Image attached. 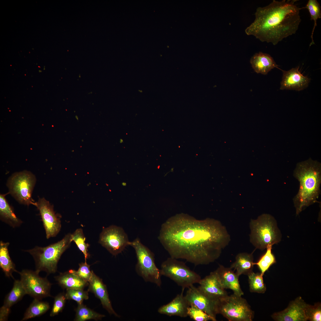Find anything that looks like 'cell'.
I'll return each instance as SVG.
<instances>
[{
	"mask_svg": "<svg viewBox=\"0 0 321 321\" xmlns=\"http://www.w3.org/2000/svg\"><path fill=\"white\" fill-rule=\"evenodd\" d=\"M8 242H0V267L6 276L13 278V272L17 273L15 264L10 258L9 253Z\"/></svg>",
	"mask_w": 321,
	"mask_h": 321,
	"instance_id": "obj_25",
	"label": "cell"
},
{
	"mask_svg": "<svg viewBox=\"0 0 321 321\" xmlns=\"http://www.w3.org/2000/svg\"><path fill=\"white\" fill-rule=\"evenodd\" d=\"M88 283L87 291L93 293L100 300L103 307L108 313L119 317L120 316L115 311L112 307L107 287L103 282L102 279L93 272L92 277Z\"/></svg>",
	"mask_w": 321,
	"mask_h": 321,
	"instance_id": "obj_15",
	"label": "cell"
},
{
	"mask_svg": "<svg viewBox=\"0 0 321 321\" xmlns=\"http://www.w3.org/2000/svg\"><path fill=\"white\" fill-rule=\"evenodd\" d=\"M252 253H241L237 254L235 260L230 267L236 270V273L240 276L243 274L247 276L253 272L254 266Z\"/></svg>",
	"mask_w": 321,
	"mask_h": 321,
	"instance_id": "obj_24",
	"label": "cell"
},
{
	"mask_svg": "<svg viewBox=\"0 0 321 321\" xmlns=\"http://www.w3.org/2000/svg\"><path fill=\"white\" fill-rule=\"evenodd\" d=\"M250 62L254 71L257 73L265 75L278 65L269 54L259 52L251 58Z\"/></svg>",
	"mask_w": 321,
	"mask_h": 321,
	"instance_id": "obj_22",
	"label": "cell"
},
{
	"mask_svg": "<svg viewBox=\"0 0 321 321\" xmlns=\"http://www.w3.org/2000/svg\"><path fill=\"white\" fill-rule=\"evenodd\" d=\"M303 8L308 10L310 14V19L311 20H313L314 22L311 37V42L309 45L310 46L315 44L313 40V35L314 29L317 26V21L318 19L321 18V7L320 4L316 0H309L305 7Z\"/></svg>",
	"mask_w": 321,
	"mask_h": 321,
	"instance_id": "obj_30",
	"label": "cell"
},
{
	"mask_svg": "<svg viewBox=\"0 0 321 321\" xmlns=\"http://www.w3.org/2000/svg\"><path fill=\"white\" fill-rule=\"evenodd\" d=\"M187 314L188 316L195 321H213L209 315L193 305H190L189 307Z\"/></svg>",
	"mask_w": 321,
	"mask_h": 321,
	"instance_id": "obj_33",
	"label": "cell"
},
{
	"mask_svg": "<svg viewBox=\"0 0 321 321\" xmlns=\"http://www.w3.org/2000/svg\"><path fill=\"white\" fill-rule=\"evenodd\" d=\"M72 241V234L68 233L56 243L44 247L36 246L25 251L34 259L36 270L44 271L49 275L56 272L59 259Z\"/></svg>",
	"mask_w": 321,
	"mask_h": 321,
	"instance_id": "obj_4",
	"label": "cell"
},
{
	"mask_svg": "<svg viewBox=\"0 0 321 321\" xmlns=\"http://www.w3.org/2000/svg\"><path fill=\"white\" fill-rule=\"evenodd\" d=\"M76 314L74 321H85L93 320H101L105 317L104 314L97 312L82 303L78 304L75 310Z\"/></svg>",
	"mask_w": 321,
	"mask_h": 321,
	"instance_id": "obj_27",
	"label": "cell"
},
{
	"mask_svg": "<svg viewBox=\"0 0 321 321\" xmlns=\"http://www.w3.org/2000/svg\"><path fill=\"white\" fill-rule=\"evenodd\" d=\"M26 294L20 280H15L11 291L6 296L0 309V321L7 320L11 307Z\"/></svg>",
	"mask_w": 321,
	"mask_h": 321,
	"instance_id": "obj_20",
	"label": "cell"
},
{
	"mask_svg": "<svg viewBox=\"0 0 321 321\" xmlns=\"http://www.w3.org/2000/svg\"><path fill=\"white\" fill-rule=\"evenodd\" d=\"M130 242L124 229L114 225L104 228L99 240V243L114 256L121 253L130 246Z\"/></svg>",
	"mask_w": 321,
	"mask_h": 321,
	"instance_id": "obj_11",
	"label": "cell"
},
{
	"mask_svg": "<svg viewBox=\"0 0 321 321\" xmlns=\"http://www.w3.org/2000/svg\"><path fill=\"white\" fill-rule=\"evenodd\" d=\"M34 206L39 211L46 238L56 236L60 230L61 224L60 217L55 213L53 205L43 197L39 198Z\"/></svg>",
	"mask_w": 321,
	"mask_h": 321,
	"instance_id": "obj_12",
	"label": "cell"
},
{
	"mask_svg": "<svg viewBox=\"0 0 321 321\" xmlns=\"http://www.w3.org/2000/svg\"><path fill=\"white\" fill-rule=\"evenodd\" d=\"M17 273L20 275V280L27 294L40 300L51 296L50 294L51 284L46 277L40 276L38 271L25 269Z\"/></svg>",
	"mask_w": 321,
	"mask_h": 321,
	"instance_id": "obj_10",
	"label": "cell"
},
{
	"mask_svg": "<svg viewBox=\"0 0 321 321\" xmlns=\"http://www.w3.org/2000/svg\"><path fill=\"white\" fill-rule=\"evenodd\" d=\"M283 75L280 89L296 91L303 90L307 87L310 80L302 74L299 67L292 68L288 71H283Z\"/></svg>",
	"mask_w": 321,
	"mask_h": 321,
	"instance_id": "obj_16",
	"label": "cell"
},
{
	"mask_svg": "<svg viewBox=\"0 0 321 321\" xmlns=\"http://www.w3.org/2000/svg\"><path fill=\"white\" fill-rule=\"evenodd\" d=\"M50 308V306L48 303L34 298L26 311L21 320L25 321L41 316L46 312Z\"/></svg>",
	"mask_w": 321,
	"mask_h": 321,
	"instance_id": "obj_26",
	"label": "cell"
},
{
	"mask_svg": "<svg viewBox=\"0 0 321 321\" xmlns=\"http://www.w3.org/2000/svg\"><path fill=\"white\" fill-rule=\"evenodd\" d=\"M88 292L83 289H72L66 290L65 295L67 300H72L78 304L83 303L84 300L89 299Z\"/></svg>",
	"mask_w": 321,
	"mask_h": 321,
	"instance_id": "obj_32",
	"label": "cell"
},
{
	"mask_svg": "<svg viewBox=\"0 0 321 321\" xmlns=\"http://www.w3.org/2000/svg\"><path fill=\"white\" fill-rule=\"evenodd\" d=\"M67 300L65 293L64 292L58 294L54 297L53 305L50 313L51 317L57 315L62 311Z\"/></svg>",
	"mask_w": 321,
	"mask_h": 321,
	"instance_id": "obj_35",
	"label": "cell"
},
{
	"mask_svg": "<svg viewBox=\"0 0 321 321\" xmlns=\"http://www.w3.org/2000/svg\"><path fill=\"white\" fill-rule=\"evenodd\" d=\"M272 246V245L268 246L266 248L265 253L257 262H254V265H256L258 266L262 276L270 267L276 262L275 257L271 252Z\"/></svg>",
	"mask_w": 321,
	"mask_h": 321,
	"instance_id": "obj_29",
	"label": "cell"
},
{
	"mask_svg": "<svg viewBox=\"0 0 321 321\" xmlns=\"http://www.w3.org/2000/svg\"><path fill=\"white\" fill-rule=\"evenodd\" d=\"M218 314L229 321H252L254 316L246 300L234 294L220 300Z\"/></svg>",
	"mask_w": 321,
	"mask_h": 321,
	"instance_id": "obj_9",
	"label": "cell"
},
{
	"mask_svg": "<svg viewBox=\"0 0 321 321\" xmlns=\"http://www.w3.org/2000/svg\"><path fill=\"white\" fill-rule=\"evenodd\" d=\"M293 176L299 182V188L293 199L296 214L317 202L320 193L321 164L310 158L298 163Z\"/></svg>",
	"mask_w": 321,
	"mask_h": 321,
	"instance_id": "obj_3",
	"label": "cell"
},
{
	"mask_svg": "<svg viewBox=\"0 0 321 321\" xmlns=\"http://www.w3.org/2000/svg\"><path fill=\"white\" fill-rule=\"evenodd\" d=\"M249 227L250 241L257 249L263 250L281 240V235L276 221L270 215L263 214L251 220Z\"/></svg>",
	"mask_w": 321,
	"mask_h": 321,
	"instance_id": "obj_5",
	"label": "cell"
},
{
	"mask_svg": "<svg viewBox=\"0 0 321 321\" xmlns=\"http://www.w3.org/2000/svg\"><path fill=\"white\" fill-rule=\"evenodd\" d=\"M79 265L78 270H75V273L83 280L88 282L92 277L93 271L90 270V265L86 262H81Z\"/></svg>",
	"mask_w": 321,
	"mask_h": 321,
	"instance_id": "obj_36",
	"label": "cell"
},
{
	"mask_svg": "<svg viewBox=\"0 0 321 321\" xmlns=\"http://www.w3.org/2000/svg\"><path fill=\"white\" fill-rule=\"evenodd\" d=\"M199 284L198 289L213 298L220 300L228 295L221 285L215 270L201 279Z\"/></svg>",
	"mask_w": 321,
	"mask_h": 321,
	"instance_id": "obj_17",
	"label": "cell"
},
{
	"mask_svg": "<svg viewBox=\"0 0 321 321\" xmlns=\"http://www.w3.org/2000/svg\"><path fill=\"white\" fill-rule=\"evenodd\" d=\"M55 278L59 285L62 288L66 290L84 289L89 285V283L78 276L74 270L71 269L64 273H60Z\"/></svg>",
	"mask_w": 321,
	"mask_h": 321,
	"instance_id": "obj_21",
	"label": "cell"
},
{
	"mask_svg": "<svg viewBox=\"0 0 321 321\" xmlns=\"http://www.w3.org/2000/svg\"><path fill=\"white\" fill-rule=\"evenodd\" d=\"M158 239L170 257L195 265L214 262L230 240L226 228L219 221L198 220L184 215L172 217L163 224Z\"/></svg>",
	"mask_w": 321,
	"mask_h": 321,
	"instance_id": "obj_1",
	"label": "cell"
},
{
	"mask_svg": "<svg viewBox=\"0 0 321 321\" xmlns=\"http://www.w3.org/2000/svg\"><path fill=\"white\" fill-rule=\"evenodd\" d=\"M85 239L83 230L81 228L77 229L72 234V241H73L75 243L79 250L83 253L84 255L85 262H86V259L88 258L89 256L88 252L89 245L85 242Z\"/></svg>",
	"mask_w": 321,
	"mask_h": 321,
	"instance_id": "obj_31",
	"label": "cell"
},
{
	"mask_svg": "<svg viewBox=\"0 0 321 321\" xmlns=\"http://www.w3.org/2000/svg\"><path fill=\"white\" fill-rule=\"evenodd\" d=\"M75 117V118L77 119L78 120V117L77 116H76Z\"/></svg>",
	"mask_w": 321,
	"mask_h": 321,
	"instance_id": "obj_37",
	"label": "cell"
},
{
	"mask_svg": "<svg viewBox=\"0 0 321 321\" xmlns=\"http://www.w3.org/2000/svg\"><path fill=\"white\" fill-rule=\"evenodd\" d=\"M222 287L224 289H229L233 294L242 296L244 295L239 284L238 276L230 267L226 268L219 265L215 270Z\"/></svg>",
	"mask_w": 321,
	"mask_h": 321,
	"instance_id": "obj_19",
	"label": "cell"
},
{
	"mask_svg": "<svg viewBox=\"0 0 321 321\" xmlns=\"http://www.w3.org/2000/svg\"><path fill=\"white\" fill-rule=\"evenodd\" d=\"M185 296L190 306H196L211 317L213 321L217 320L220 300L210 297L193 285L188 288Z\"/></svg>",
	"mask_w": 321,
	"mask_h": 321,
	"instance_id": "obj_13",
	"label": "cell"
},
{
	"mask_svg": "<svg viewBox=\"0 0 321 321\" xmlns=\"http://www.w3.org/2000/svg\"><path fill=\"white\" fill-rule=\"evenodd\" d=\"M130 246L135 250L137 259L135 270L137 274L146 282L155 284L159 287L162 284L160 269L155 263L153 253L143 245L137 237L130 241Z\"/></svg>",
	"mask_w": 321,
	"mask_h": 321,
	"instance_id": "obj_6",
	"label": "cell"
},
{
	"mask_svg": "<svg viewBox=\"0 0 321 321\" xmlns=\"http://www.w3.org/2000/svg\"><path fill=\"white\" fill-rule=\"evenodd\" d=\"M177 259L170 257L162 263L160 269L161 276L169 278L182 289L199 284L202 279L200 276Z\"/></svg>",
	"mask_w": 321,
	"mask_h": 321,
	"instance_id": "obj_8",
	"label": "cell"
},
{
	"mask_svg": "<svg viewBox=\"0 0 321 321\" xmlns=\"http://www.w3.org/2000/svg\"><path fill=\"white\" fill-rule=\"evenodd\" d=\"M7 193L0 194V218L3 222L15 228L20 226L22 221L16 216L13 208L7 201L6 196Z\"/></svg>",
	"mask_w": 321,
	"mask_h": 321,
	"instance_id": "obj_23",
	"label": "cell"
},
{
	"mask_svg": "<svg viewBox=\"0 0 321 321\" xmlns=\"http://www.w3.org/2000/svg\"><path fill=\"white\" fill-rule=\"evenodd\" d=\"M184 289H182L181 292L178 294L170 302L159 308L158 312L169 316L187 317L188 310L190 305L183 295Z\"/></svg>",
	"mask_w": 321,
	"mask_h": 321,
	"instance_id": "obj_18",
	"label": "cell"
},
{
	"mask_svg": "<svg viewBox=\"0 0 321 321\" xmlns=\"http://www.w3.org/2000/svg\"><path fill=\"white\" fill-rule=\"evenodd\" d=\"M249 290L250 292L258 293H264L266 290L263 276L261 273H255L253 271L248 275Z\"/></svg>",
	"mask_w": 321,
	"mask_h": 321,
	"instance_id": "obj_28",
	"label": "cell"
},
{
	"mask_svg": "<svg viewBox=\"0 0 321 321\" xmlns=\"http://www.w3.org/2000/svg\"><path fill=\"white\" fill-rule=\"evenodd\" d=\"M296 1L274 0L267 6L258 7L255 20L245 29L246 34L274 45L295 34L301 21Z\"/></svg>",
	"mask_w": 321,
	"mask_h": 321,
	"instance_id": "obj_2",
	"label": "cell"
},
{
	"mask_svg": "<svg viewBox=\"0 0 321 321\" xmlns=\"http://www.w3.org/2000/svg\"><path fill=\"white\" fill-rule=\"evenodd\" d=\"M36 182L35 176L30 171H24L14 173L7 182L8 193L20 204L34 205L35 202L32 195Z\"/></svg>",
	"mask_w": 321,
	"mask_h": 321,
	"instance_id": "obj_7",
	"label": "cell"
},
{
	"mask_svg": "<svg viewBox=\"0 0 321 321\" xmlns=\"http://www.w3.org/2000/svg\"><path fill=\"white\" fill-rule=\"evenodd\" d=\"M307 303L301 297L291 301L284 310L274 313L272 318L277 321H306L305 309Z\"/></svg>",
	"mask_w": 321,
	"mask_h": 321,
	"instance_id": "obj_14",
	"label": "cell"
},
{
	"mask_svg": "<svg viewBox=\"0 0 321 321\" xmlns=\"http://www.w3.org/2000/svg\"><path fill=\"white\" fill-rule=\"evenodd\" d=\"M305 313L308 320L320 321L321 320V304L320 303L311 305L307 304Z\"/></svg>",
	"mask_w": 321,
	"mask_h": 321,
	"instance_id": "obj_34",
	"label": "cell"
}]
</instances>
